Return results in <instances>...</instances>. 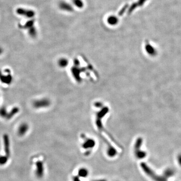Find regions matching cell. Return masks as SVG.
<instances>
[{
	"instance_id": "7a4b0ae2",
	"label": "cell",
	"mask_w": 181,
	"mask_h": 181,
	"mask_svg": "<svg viewBox=\"0 0 181 181\" xmlns=\"http://www.w3.org/2000/svg\"><path fill=\"white\" fill-rule=\"evenodd\" d=\"M143 139L141 137H139L136 140L134 144V155L136 158L138 159H143L146 158L147 153L146 152L141 150V146L142 145Z\"/></svg>"
},
{
	"instance_id": "6da1fadb",
	"label": "cell",
	"mask_w": 181,
	"mask_h": 181,
	"mask_svg": "<svg viewBox=\"0 0 181 181\" xmlns=\"http://www.w3.org/2000/svg\"><path fill=\"white\" fill-rule=\"evenodd\" d=\"M140 166L143 171L146 175L154 181H168L167 178L164 176H159L156 174L146 163H141Z\"/></svg>"
},
{
	"instance_id": "5b68a950",
	"label": "cell",
	"mask_w": 181,
	"mask_h": 181,
	"mask_svg": "<svg viewBox=\"0 0 181 181\" xmlns=\"http://www.w3.org/2000/svg\"><path fill=\"white\" fill-rule=\"evenodd\" d=\"M3 139L5 155L10 158L11 155L10 140L9 136L7 134H4L3 136Z\"/></svg>"
},
{
	"instance_id": "8fae6325",
	"label": "cell",
	"mask_w": 181,
	"mask_h": 181,
	"mask_svg": "<svg viewBox=\"0 0 181 181\" xmlns=\"http://www.w3.org/2000/svg\"><path fill=\"white\" fill-rule=\"evenodd\" d=\"M20 111V109L17 107H14L10 111L8 112V114L7 117L6 118L7 120H10L12 119L15 115H16L17 114H18Z\"/></svg>"
},
{
	"instance_id": "44dd1931",
	"label": "cell",
	"mask_w": 181,
	"mask_h": 181,
	"mask_svg": "<svg viewBox=\"0 0 181 181\" xmlns=\"http://www.w3.org/2000/svg\"><path fill=\"white\" fill-rule=\"evenodd\" d=\"M177 159H178L179 164L180 165V166H181V153L180 155H179L178 158H177Z\"/></svg>"
},
{
	"instance_id": "7402d4cb",
	"label": "cell",
	"mask_w": 181,
	"mask_h": 181,
	"mask_svg": "<svg viewBox=\"0 0 181 181\" xmlns=\"http://www.w3.org/2000/svg\"><path fill=\"white\" fill-rule=\"evenodd\" d=\"M73 181H81L80 179V177L79 176L74 177L73 178Z\"/></svg>"
},
{
	"instance_id": "e0dca14e",
	"label": "cell",
	"mask_w": 181,
	"mask_h": 181,
	"mask_svg": "<svg viewBox=\"0 0 181 181\" xmlns=\"http://www.w3.org/2000/svg\"><path fill=\"white\" fill-rule=\"evenodd\" d=\"M8 114V112L5 107L0 108V117H1L5 118L6 119V118L7 117Z\"/></svg>"
},
{
	"instance_id": "d6986e66",
	"label": "cell",
	"mask_w": 181,
	"mask_h": 181,
	"mask_svg": "<svg viewBox=\"0 0 181 181\" xmlns=\"http://www.w3.org/2000/svg\"><path fill=\"white\" fill-rule=\"evenodd\" d=\"M28 34L31 37L34 38L37 35V30L36 29L35 27L33 26L31 28L28 30Z\"/></svg>"
},
{
	"instance_id": "9c48e42d",
	"label": "cell",
	"mask_w": 181,
	"mask_h": 181,
	"mask_svg": "<svg viewBox=\"0 0 181 181\" xmlns=\"http://www.w3.org/2000/svg\"><path fill=\"white\" fill-rule=\"evenodd\" d=\"M96 142L94 139H85L82 146L85 149H91L95 147Z\"/></svg>"
},
{
	"instance_id": "8992f818",
	"label": "cell",
	"mask_w": 181,
	"mask_h": 181,
	"mask_svg": "<svg viewBox=\"0 0 181 181\" xmlns=\"http://www.w3.org/2000/svg\"><path fill=\"white\" fill-rule=\"evenodd\" d=\"M16 12L18 15L23 16L28 18H32L35 15V12L33 11L23 9L22 8H19L17 9Z\"/></svg>"
},
{
	"instance_id": "ac0fdd59",
	"label": "cell",
	"mask_w": 181,
	"mask_h": 181,
	"mask_svg": "<svg viewBox=\"0 0 181 181\" xmlns=\"http://www.w3.org/2000/svg\"><path fill=\"white\" fill-rule=\"evenodd\" d=\"M9 158L6 155H0V166H4L9 161Z\"/></svg>"
},
{
	"instance_id": "7c38bea8",
	"label": "cell",
	"mask_w": 181,
	"mask_h": 181,
	"mask_svg": "<svg viewBox=\"0 0 181 181\" xmlns=\"http://www.w3.org/2000/svg\"><path fill=\"white\" fill-rule=\"evenodd\" d=\"M59 7L60 9H62V10L69 11V12H72L73 10L72 7L71 5L65 2H62L59 4Z\"/></svg>"
},
{
	"instance_id": "277c9868",
	"label": "cell",
	"mask_w": 181,
	"mask_h": 181,
	"mask_svg": "<svg viewBox=\"0 0 181 181\" xmlns=\"http://www.w3.org/2000/svg\"><path fill=\"white\" fill-rule=\"evenodd\" d=\"M35 174L37 178L41 179L44 176V166L42 161H38L35 163Z\"/></svg>"
},
{
	"instance_id": "5bb4252c",
	"label": "cell",
	"mask_w": 181,
	"mask_h": 181,
	"mask_svg": "<svg viewBox=\"0 0 181 181\" xmlns=\"http://www.w3.org/2000/svg\"><path fill=\"white\" fill-rule=\"evenodd\" d=\"M89 174L88 169L85 168H82L78 171V176L80 178H87Z\"/></svg>"
},
{
	"instance_id": "2e32d148",
	"label": "cell",
	"mask_w": 181,
	"mask_h": 181,
	"mask_svg": "<svg viewBox=\"0 0 181 181\" xmlns=\"http://www.w3.org/2000/svg\"><path fill=\"white\" fill-rule=\"evenodd\" d=\"M118 18L115 16H110L107 19V22L110 25H116L118 23Z\"/></svg>"
},
{
	"instance_id": "ba28073f",
	"label": "cell",
	"mask_w": 181,
	"mask_h": 181,
	"mask_svg": "<svg viewBox=\"0 0 181 181\" xmlns=\"http://www.w3.org/2000/svg\"><path fill=\"white\" fill-rule=\"evenodd\" d=\"M49 104V101L45 99H39L33 102V106L35 108L45 107Z\"/></svg>"
},
{
	"instance_id": "52a82bcc",
	"label": "cell",
	"mask_w": 181,
	"mask_h": 181,
	"mask_svg": "<svg viewBox=\"0 0 181 181\" xmlns=\"http://www.w3.org/2000/svg\"><path fill=\"white\" fill-rule=\"evenodd\" d=\"M29 128V126L27 123L24 122V123L21 124L18 127V130H17L18 135L20 136H25V134H26L27 132H28Z\"/></svg>"
},
{
	"instance_id": "30bf717a",
	"label": "cell",
	"mask_w": 181,
	"mask_h": 181,
	"mask_svg": "<svg viewBox=\"0 0 181 181\" xmlns=\"http://www.w3.org/2000/svg\"><path fill=\"white\" fill-rule=\"evenodd\" d=\"M107 155L109 158H114L117 155V151L115 147L111 146L110 143L108 145L107 149Z\"/></svg>"
},
{
	"instance_id": "3957f363",
	"label": "cell",
	"mask_w": 181,
	"mask_h": 181,
	"mask_svg": "<svg viewBox=\"0 0 181 181\" xmlns=\"http://www.w3.org/2000/svg\"><path fill=\"white\" fill-rule=\"evenodd\" d=\"M13 80L10 69H6L3 72L0 69V81L2 83L9 85L12 83Z\"/></svg>"
},
{
	"instance_id": "4fadbf2b",
	"label": "cell",
	"mask_w": 181,
	"mask_h": 181,
	"mask_svg": "<svg viewBox=\"0 0 181 181\" xmlns=\"http://www.w3.org/2000/svg\"><path fill=\"white\" fill-rule=\"evenodd\" d=\"M34 20H30L26 22L24 25H21L19 24V27L21 29L28 30L32 27L34 26Z\"/></svg>"
},
{
	"instance_id": "9a60e30c",
	"label": "cell",
	"mask_w": 181,
	"mask_h": 181,
	"mask_svg": "<svg viewBox=\"0 0 181 181\" xmlns=\"http://www.w3.org/2000/svg\"><path fill=\"white\" fill-rule=\"evenodd\" d=\"M175 174V172L174 171V169L171 168L169 169H167L164 171L163 173V176L166 177V178H171L174 176Z\"/></svg>"
},
{
	"instance_id": "ffe728a7",
	"label": "cell",
	"mask_w": 181,
	"mask_h": 181,
	"mask_svg": "<svg viewBox=\"0 0 181 181\" xmlns=\"http://www.w3.org/2000/svg\"><path fill=\"white\" fill-rule=\"evenodd\" d=\"M73 3L77 7L82 8L84 6V4L82 0H72Z\"/></svg>"
},
{
	"instance_id": "cb8c5ba5",
	"label": "cell",
	"mask_w": 181,
	"mask_h": 181,
	"mask_svg": "<svg viewBox=\"0 0 181 181\" xmlns=\"http://www.w3.org/2000/svg\"><path fill=\"white\" fill-rule=\"evenodd\" d=\"M107 181L106 180H96V181Z\"/></svg>"
},
{
	"instance_id": "603a6c76",
	"label": "cell",
	"mask_w": 181,
	"mask_h": 181,
	"mask_svg": "<svg viewBox=\"0 0 181 181\" xmlns=\"http://www.w3.org/2000/svg\"><path fill=\"white\" fill-rule=\"evenodd\" d=\"M3 52H4V50H3V48L1 47H0V55L3 53Z\"/></svg>"
}]
</instances>
